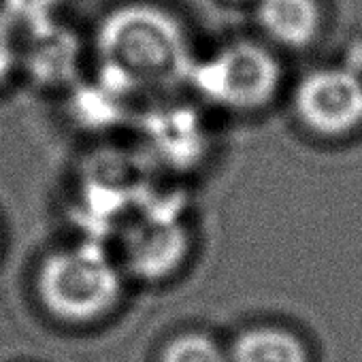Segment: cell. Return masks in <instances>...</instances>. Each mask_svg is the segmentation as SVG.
I'll return each mask as SVG.
<instances>
[{
  "label": "cell",
  "mask_w": 362,
  "mask_h": 362,
  "mask_svg": "<svg viewBox=\"0 0 362 362\" xmlns=\"http://www.w3.org/2000/svg\"><path fill=\"white\" fill-rule=\"evenodd\" d=\"M100 49L119 73H162L179 66L184 39L177 24L162 11L128 7L105 20Z\"/></svg>",
  "instance_id": "cell-1"
},
{
  "label": "cell",
  "mask_w": 362,
  "mask_h": 362,
  "mask_svg": "<svg viewBox=\"0 0 362 362\" xmlns=\"http://www.w3.org/2000/svg\"><path fill=\"white\" fill-rule=\"evenodd\" d=\"M47 307L69 320H90L107 311L119 294V277L107 256L77 247L52 256L41 271Z\"/></svg>",
  "instance_id": "cell-2"
},
{
  "label": "cell",
  "mask_w": 362,
  "mask_h": 362,
  "mask_svg": "<svg viewBox=\"0 0 362 362\" xmlns=\"http://www.w3.org/2000/svg\"><path fill=\"white\" fill-rule=\"evenodd\" d=\"M279 69L273 56L252 43H239L197 69V83L211 98L252 109L271 98L277 88Z\"/></svg>",
  "instance_id": "cell-3"
},
{
  "label": "cell",
  "mask_w": 362,
  "mask_h": 362,
  "mask_svg": "<svg viewBox=\"0 0 362 362\" xmlns=\"http://www.w3.org/2000/svg\"><path fill=\"white\" fill-rule=\"evenodd\" d=\"M296 109L317 132H347L362 122V81L343 69L315 71L300 81Z\"/></svg>",
  "instance_id": "cell-4"
},
{
  "label": "cell",
  "mask_w": 362,
  "mask_h": 362,
  "mask_svg": "<svg viewBox=\"0 0 362 362\" xmlns=\"http://www.w3.org/2000/svg\"><path fill=\"white\" fill-rule=\"evenodd\" d=\"M186 252V233L173 222L139 224L128 239L130 267L145 277H160L177 267Z\"/></svg>",
  "instance_id": "cell-5"
},
{
  "label": "cell",
  "mask_w": 362,
  "mask_h": 362,
  "mask_svg": "<svg viewBox=\"0 0 362 362\" xmlns=\"http://www.w3.org/2000/svg\"><path fill=\"white\" fill-rule=\"evenodd\" d=\"M258 18L262 28L288 47L309 43L320 26L315 0H260Z\"/></svg>",
  "instance_id": "cell-6"
},
{
  "label": "cell",
  "mask_w": 362,
  "mask_h": 362,
  "mask_svg": "<svg viewBox=\"0 0 362 362\" xmlns=\"http://www.w3.org/2000/svg\"><path fill=\"white\" fill-rule=\"evenodd\" d=\"M233 362H307L303 343L279 328L243 332L233 347Z\"/></svg>",
  "instance_id": "cell-7"
},
{
  "label": "cell",
  "mask_w": 362,
  "mask_h": 362,
  "mask_svg": "<svg viewBox=\"0 0 362 362\" xmlns=\"http://www.w3.org/2000/svg\"><path fill=\"white\" fill-rule=\"evenodd\" d=\"M7 18L24 26L30 35L41 33L52 24L60 0H3Z\"/></svg>",
  "instance_id": "cell-8"
},
{
  "label": "cell",
  "mask_w": 362,
  "mask_h": 362,
  "mask_svg": "<svg viewBox=\"0 0 362 362\" xmlns=\"http://www.w3.org/2000/svg\"><path fill=\"white\" fill-rule=\"evenodd\" d=\"M162 362H224V356L207 337L184 334L164 349Z\"/></svg>",
  "instance_id": "cell-9"
},
{
  "label": "cell",
  "mask_w": 362,
  "mask_h": 362,
  "mask_svg": "<svg viewBox=\"0 0 362 362\" xmlns=\"http://www.w3.org/2000/svg\"><path fill=\"white\" fill-rule=\"evenodd\" d=\"M16 60V49H13V39L9 24L5 20H0V81L7 77Z\"/></svg>",
  "instance_id": "cell-10"
}]
</instances>
